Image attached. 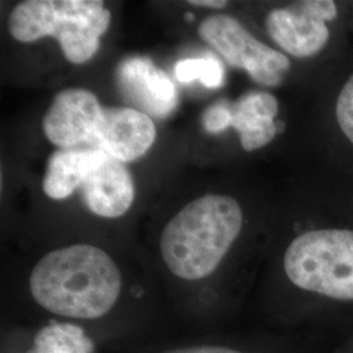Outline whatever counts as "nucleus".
I'll use <instances>...</instances> for the list:
<instances>
[{
    "label": "nucleus",
    "instance_id": "nucleus-2",
    "mask_svg": "<svg viewBox=\"0 0 353 353\" xmlns=\"http://www.w3.org/2000/svg\"><path fill=\"white\" fill-rule=\"evenodd\" d=\"M242 223L240 204L228 195L210 194L190 203L163 230L165 265L183 280L210 276L237 240Z\"/></svg>",
    "mask_w": 353,
    "mask_h": 353
},
{
    "label": "nucleus",
    "instance_id": "nucleus-3",
    "mask_svg": "<svg viewBox=\"0 0 353 353\" xmlns=\"http://www.w3.org/2000/svg\"><path fill=\"white\" fill-rule=\"evenodd\" d=\"M110 11L99 0H26L11 12L8 26L19 42L57 38L68 62H88L110 24Z\"/></svg>",
    "mask_w": 353,
    "mask_h": 353
},
{
    "label": "nucleus",
    "instance_id": "nucleus-17",
    "mask_svg": "<svg viewBox=\"0 0 353 353\" xmlns=\"http://www.w3.org/2000/svg\"><path fill=\"white\" fill-rule=\"evenodd\" d=\"M166 353H241L236 350L220 347V345H202V347H190V348H182L176 351H169Z\"/></svg>",
    "mask_w": 353,
    "mask_h": 353
},
{
    "label": "nucleus",
    "instance_id": "nucleus-7",
    "mask_svg": "<svg viewBox=\"0 0 353 353\" xmlns=\"http://www.w3.org/2000/svg\"><path fill=\"white\" fill-rule=\"evenodd\" d=\"M103 108L85 89H65L58 93L43 118L46 138L59 150L93 147Z\"/></svg>",
    "mask_w": 353,
    "mask_h": 353
},
{
    "label": "nucleus",
    "instance_id": "nucleus-13",
    "mask_svg": "<svg viewBox=\"0 0 353 353\" xmlns=\"http://www.w3.org/2000/svg\"><path fill=\"white\" fill-rule=\"evenodd\" d=\"M93 343L83 328L71 323H54L42 328L30 353H92Z\"/></svg>",
    "mask_w": 353,
    "mask_h": 353
},
{
    "label": "nucleus",
    "instance_id": "nucleus-4",
    "mask_svg": "<svg viewBox=\"0 0 353 353\" xmlns=\"http://www.w3.org/2000/svg\"><path fill=\"white\" fill-rule=\"evenodd\" d=\"M284 270L301 290L353 301V230L321 229L303 233L288 246Z\"/></svg>",
    "mask_w": 353,
    "mask_h": 353
},
{
    "label": "nucleus",
    "instance_id": "nucleus-8",
    "mask_svg": "<svg viewBox=\"0 0 353 353\" xmlns=\"http://www.w3.org/2000/svg\"><path fill=\"white\" fill-rule=\"evenodd\" d=\"M117 83L127 101L141 113L166 118L176 109V90L172 79L147 57H130L117 68Z\"/></svg>",
    "mask_w": 353,
    "mask_h": 353
},
{
    "label": "nucleus",
    "instance_id": "nucleus-10",
    "mask_svg": "<svg viewBox=\"0 0 353 353\" xmlns=\"http://www.w3.org/2000/svg\"><path fill=\"white\" fill-rule=\"evenodd\" d=\"M89 210L97 216L115 219L126 214L134 202V181L126 164L102 153L81 183Z\"/></svg>",
    "mask_w": 353,
    "mask_h": 353
},
{
    "label": "nucleus",
    "instance_id": "nucleus-12",
    "mask_svg": "<svg viewBox=\"0 0 353 353\" xmlns=\"http://www.w3.org/2000/svg\"><path fill=\"white\" fill-rule=\"evenodd\" d=\"M102 153L100 148L90 145L54 152L43 178L45 194L55 201L71 196L77 188H81L83 181Z\"/></svg>",
    "mask_w": 353,
    "mask_h": 353
},
{
    "label": "nucleus",
    "instance_id": "nucleus-16",
    "mask_svg": "<svg viewBox=\"0 0 353 353\" xmlns=\"http://www.w3.org/2000/svg\"><path fill=\"white\" fill-rule=\"evenodd\" d=\"M203 127L210 134H217L230 127V103L217 102L203 114Z\"/></svg>",
    "mask_w": 353,
    "mask_h": 353
},
{
    "label": "nucleus",
    "instance_id": "nucleus-6",
    "mask_svg": "<svg viewBox=\"0 0 353 353\" xmlns=\"http://www.w3.org/2000/svg\"><path fill=\"white\" fill-rule=\"evenodd\" d=\"M336 16L334 1L305 0L271 11L265 17V28L283 50L296 58H310L327 43L326 21Z\"/></svg>",
    "mask_w": 353,
    "mask_h": 353
},
{
    "label": "nucleus",
    "instance_id": "nucleus-5",
    "mask_svg": "<svg viewBox=\"0 0 353 353\" xmlns=\"http://www.w3.org/2000/svg\"><path fill=\"white\" fill-rule=\"evenodd\" d=\"M199 36L232 67L243 68L261 85L278 87L290 70L284 54L258 41L232 16L207 17L199 26Z\"/></svg>",
    "mask_w": 353,
    "mask_h": 353
},
{
    "label": "nucleus",
    "instance_id": "nucleus-15",
    "mask_svg": "<svg viewBox=\"0 0 353 353\" xmlns=\"http://www.w3.org/2000/svg\"><path fill=\"white\" fill-rule=\"evenodd\" d=\"M336 119L341 131L353 144V75L339 93L336 101Z\"/></svg>",
    "mask_w": 353,
    "mask_h": 353
},
{
    "label": "nucleus",
    "instance_id": "nucleus-18",
    "mask_svg": "<svg viewBox=\"0 0 353 353\" xmlns=\"http://www.w3.org/2000/svg\"><path fill=\"white\" fill-rule=\"evenodd\" d=\"M189 3L195 7H208V8H224L228 6V1L224 0H190Z\"/></svg>",
    "mask_w": 353,
    "mask_h": 353
},
{
    "label": "nucleus",
    "instance_id": "nucleus-11",
    "mask_svg": "<svg viewBox=\"0 0 353 353\" xmlns=\"http://www.w3.org/2000/svg\"><path fill=\"white\" fill-rule=\"evenodd\" d=\"M278 110L276 97L267 92H250L230 103V127L239 131L245 151L261 150L276 137Z\"/></svg>",
    "mask_w": 353,
    "mask_h": 353
},
{
    "label": "nucleus",
    "instance_id": "nucleus-14",
    "mask_svg": "<svg viewBox=\"0 0 353 353\" xmlns=\"http://www.w3.org/2000/svg\"><path fill=\"white\" fill-rule=\"evenodd\" d=\"M174 75L181 83L201 80L207 88L217 89L224 85L225 70L223 63L212 55L182 59L174 65Z\"/></svg>",
    "mask_w": 353,
    "mask_h": 353
},
{
    "label": "nucleus",
    "instance_id": "nucleus-1",
    "mask_svg": "<svg viewBox=\"0 0 353 353\" xmlns=\"http://www.w3.org/2000/svg\"><path fill=\"white\" fill-rule=\"evenodd\" d=\"M34 301L57 316L96 319L108 314L122 290L112 256L93 245H71L46 254L29 280Z\"/></svg>",
    "mask_w": 353,
    "mask_h": 353
},
{
    "label": "nucleus",
    "instance_id": "nucleus-9",
    "mask_svg": "<svg viewBox=\"0 0 353 353\" xmlns=\"http://www.w3.org/2000/svg\"><path fill=\"white\" fill-rule=\"evenodd\" d=\"M154 139L156 126L150 115L131 108H103L93 147L130 163L145 154Z\"/></svg>",
    "mask_w": 353,
    "mask_h": 353
}]
</instances>
